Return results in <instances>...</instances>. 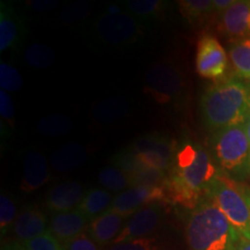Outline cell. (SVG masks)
Listing matches in <instances>:
<instances>
[{
	"mask_svg": "<svg viewBox=\"0 0 250 250\" xmlns=\"http://www.w3.org/2000/svg\"><path fill=\"white\" fill-rule=\"evenodd\" d=\"M218 174L217 164L203 146L189 140L179 144L165 186L168 203L192 211L208 197Z\"/></svg>",
	"mask_w": 250,
	"mask_h": 250,
	"instance_id": "1",
	"label": "cell"
},
{
	"mask_svg": "<svg viewBox=\"0 0 250 250\" xmlns=\"http://www.w3.org/2000/svg\"><path fill=\"white\" fill-rule=\"evenodd\" d=\"M205 126L215 131L245 125L250 117V89L243 80L232 78L208 87L201 100Z\"/></svg>",
	"mask_w": 250,
	"mask_h": 250,
	"instance_id": "2",
	"label": "cell"
},
{
	"mask_svg": "<svg viewBox=\"0 0 250 250\" xmlns=\"http://www.w3.org/2000/svg\"><path fill=\"white\" fill-rule=\"evenodd\" d=\"M189 250H235L241 239L210 197L190 212L186 226Z\"/></svg>",
	"mask_w": 250,
	"mask_h": 250,
	"instance_id": "3",
	"label": "cell"
},
{
	"mask_svg": "<svg viewBox=\"0 0 250 250\" xmlns=\"http://www.w3.org/2000/svg\"><path fill=\"white\" fill-rule=\"evenodd\" d=\"M211 148L214 162L230 179H245L250 174V145L245 125L215 131Z\"/></svg>",
	"mask_w": 250,
	"mask_h": 250,
	"instance_id": "4",
	"label": "cell"
},
{
	"mask_svg": "<svg viewBox=\"0 0 250 250\" xmlns=\"http://www.w3.org/2000/svg\"><path fill=\"white\" fill-rule=\"evenodd\" d=\"M208 197L223 212L241 240L250 239V208L246 197V187L219 173L212 182Z\"/></svg>",
	"mask_w": 250,
	"mask_h": 250,
	"instance_id": "5",
	"label": "cell"
},
{
	"mask_svg": "<svg viewBox=\"0 0 250 250\" xmlns=\"http://www.w3.org/2000/svg\"><path fill=\"white\" fill-rule=\"evenodd\" d=\"M145 21L127 12H107L100 15L93 24L94 36L99 42L111 46L133 44L146 31Z\"/></svg>",
	"mask_w": 250,
	"mask_h": 250,
	"instance_id": "6",
	"label": "cell"
},
{
	"mask_svg": "<svg viewBox=\"0 0 250 250\" xmlns=\"http://www.w3.org/2000/svg\"><path fill=\"white\" fill-rule=\"evenodd\" d=\"M186 89V78L176 64L156 62L145 76V92L160 104L180 102Z\"/></svg>",
	"mask_w": 250,
	"mask_h": 250,
	"instance_id": "7",
	"label": "cell"
},
{
	"mask_svg": "<svg viewBox=\"0 0 250 250\" xmlns=\"http://www.w3.org/2000/svg\"><path fill=\"white\" fill-rule=\"evenodd\" d=\"M228 66L226 50L212 35L202 36L197 44L196 72L202 78L217 80L223 78Z\"/></svg>",
	"mask_w": 250,
	"mask_h": 250,
	"instance_id": "8",
	"label": "cell"
},
{
	"mask_svg": "<svg viewBox=\"0 0 250 250\" xmlns=\"http://www.w3.org/2000/svg\"><path fill=\"white\" fill-rule=\"evenodd\" d=\"M160 203H168L165 187H130L115 197L110 210L130 218L140 208Z\"/></svg>",
	"mask_w": 250,
	"mask_h": 250,
	"instance_id": "9",
	"label": "cell"
},
{
	"mask_svg": "<svg viewBox=\"0 0 250 250\" xmlns=\"http://www.w3.org/2000/svg\"><path fill=\"white\" fill-rule=\"evenodd\" d=\"M164 220V208L161 204H153L145 206L127 218L123 229L112 245L127 241V240L142 239L152 236L158 230Z\"/></svg>",
	"mask_w": 250,
	"mask_h": 250,
	"instance_id": "10",
	"label": "cell"
},
{
	"mask_svg": "<svg viewBox=\"0 0 250 250\" xmlns=\"http://www.w3.org/2000/svg\"><path fill=\"white\" fill-rule=\"evenodd\" d=\"M26 35L24 18L11 2H0V51L18 50Z\"/></svg>",
	"mask_w": 250,
	"mask_h": 250,
	"instance_id": "11",
	"label": "cell"
},
{
	"mask_svg": "<svg viewBox=\"0 0 250 250\" xmlns=\"http://www.w3.org/2000/svg\"><path fill=\"white\" fill-rule=\"evenodd\" d=\"M219 30L233 41L250 37V1H235L220 14Z\"/></svg>",
	"mask_w": 250,
	"mask_h": 250,
	"instance_id": "12",
	"label": "cell"
},
{
	"mask_svg": "<svg viewBox=\"0 0 250 250\" xmlns=\"http://www.w3.org/2000/svg\"><path fill=\"white\" fill-rule=\"evenodd\" d=\"M127 218L109 208L104 213L96 217L87 226L86 233L100 247L110 245L120 235Z\"/></svg>",
	"mask_w": 250,
	"mask_h": 250,
	"instance_id": "13",
	"label": "cell"
},
{
	"mask_svg": "<svg viewBox=\"0 0 250 250\" xmlns=\"http://www.w3.org/2000/svg\"><path fill=\"white\" fill-rule=\"evenodd\" d=\"M83 188L77 181L58 183L50 190L46 197V206L55 213L73 211L83 202Z\"/></svg>",
	"mask_w": 250,
	"mask_h": 250,
	"instance_id": "14",
	"label": "cell"
},
{
	"mask_svg": "<svg viewBox=\"0 0 250 250\" xmlns=\"http://www.w3.org/2000/svg\"><path fill=\"white\" fill-rule=\"evenodd\" d=\"M50 180V170L42 153L29 151L23 158V175L20 188L24 192H31L42 188Z\"/></svg>",
	"mask_w": 250,
	"mask_h": 250,
	"instance_id": "15",
	"label": "cell"
},
{
	"mask_svg": "<svg viewBox=\"0 0 250 250\" xmlns=\"http://www.w3.org/2000/svg\"><path fill=\"white\" fill-rule=\"evenodd\" d=\"M87 226L88 219L79 210H73L52 215L49 224V230L62 243H66L85 232Z\"/></svg>",
	"mask_w": 250,
	"mask_h": 250,
	"instance_id": "16",
	"label": "cell"
},
{
	"mask_svg": "<svg viewBox=\"0 0 250 250\" xmlns=\"http://www.w3.org/2000/svg\"><path fill=\"white\" fill-rule=\"evenodd\" d=\"M13 233L21 243L33 240L46 232V217L39 208H29L22 210L15 219Z\"/></svg>",
	"mask_w": 250,
	"mask_h": 250,
	"instance_id": "17",
	"label": "cell"
},
{
	"mask_svg": "<svg viewBox=\"0 0 250 250\" xmlns=\"http://www.w3.org/2000/svg\"><path fill=\"white\" fill-rule=\"evenodd\" d=\"M88 153L79 143H68L56 149L50 158L52 169L57 173H67L85 164Z\"/></svg>",
	"mask_w": 250,
	"mask_h": 250,
	"instance_id": "18",
	"label": "cell"
},
{
	"mask_svg": "<svg viewBox=\"0 0 250 250\" xmlns=\"http://www.w3.org/2000/svg\"><path fill=\"white\" fill-rule=\"evenodd\" d=\"M179 144L161 134H147L137 139L130 149L133 153H152L173 164Z\"/></svg>",
	"mask_w": 250,
	"mask_h": 250,
	"instance_id": "19",
	"label": "cell"
},
{
	"mask_svg": "<svg viewBox=\"0 0 250 250\" xmlns=\"http://www.w3.org/2000/svg\"><path fill=\"white\" fill-rule=\"evenodd\" d=\"M130 105L124 98H109L99 101L93 108V117L100 123H112L124 118Z\"/></svg>",
	"mask_w": 250,
	"mask_h": 250,
	"instance_id": "20",
	"label": "cell"
},
{
	"mask_svg": "<svg viewBox=\"0 0 250 250\" xmlns=\"http://www.w3.org/2000/svg\"><path fill=\"white\" fill-rule=\"evenodd\" d=\"M112 201L114 199L107 190L94 188L86 193L77 210H79L88 220H93L108 211L111 208Z\"/></svg>",
	"mask_w": 250,
	"mask_h": 250,
	"instance_id": "21",
	"label": "cell"
},
{
	"mask_svg": "<svg viewBox=\"0 0 250 250\" xmlns=\"http://www.w3.org/2000/svg\"><path fill=\"white\" fill-rule=\"evenodd\" d=\"M229 61L235 78L250 79V37L234 41L229 48Z\"/></svg>",
	"mask_w": 250,
	"mask_h": 250,
	"instance_id": "22",
	"label": "cell"
},
{
	"mask_svg": "<svg viewBox=\"0 0 250 250\" xmlns=\"http://www.w3.org/2000/svg\"><path fill=\"white\" fill-rule=\"evenodd\" d=\"M121 7L140 20L148 21L164 14L166 2L161 0H129L123 2Z\"/></svg>",
	"mask_w": 250,
	"mask_h": 250,
	"instance_id": "23",
	"label": "cell"
},
{
	"mask_svg": "<svg viewBox=\"0 0 250 250\" xmlns=\"http://www.w3.org/2000/svg\"><path fill=\"white\" fill-rule=\"evenodd\" d=\"M73 127V122L67 115L52 114L41 118L37 125L39 132L44 137L66 136Z\"/></svg>",
	"mask_w": 250,
	"mask_h": 250,
	"instance_id": "24",
	"label": "cell"
},
{
	"mask_svg": "<svg viewBox=\"0 0 250 250\" xmlns=\"http://www.w3.org/2000/svg\"><path fill=\"white\" fill-rule=\"evenodd\" d=\"M24 61L31 67L45 70L55 64L56 56L50 46L36 42L24 50Z\"/></svg>",
	"mask_w": 250,
	"mask_h": 250,
	"instance_id": "25",
	"label": "cell"
},
{
	"mask_svg": "<svg viewBox=\"0 0 250 250\" xmlns=\"http://www.w3.org/2000/svg\"><path fill=\"white\" fill-rule=\"evenodd\" d=\"M99 183L115 192H123L131 187L129 175L116 166H108L102 168L98 175Z\"/></svg>",
	"mask_w": 250,
	"mask_h": 250,
	"instance_id": "26",
	"label": "cell"
},
{
	"mask_svg": "<svg viewBox=\"0 0 250 250\" xmlns=\"http://www.w3.org/2000/svg\"><path fill=\"white\" fill-rule=\"evenodd\" d=\"M180 13L189 22L201 21L213 12V0H182L177 2Z\"/></svg>",
	"mask_w": 250,
	"mask_h": 250,
	"instance_id": "27",
	"label": "cell"
},
{
	"mask_svg": "<svg viewBox=\"0 0 250 250\" xmlns=\"http://www.w3.org/2000/svg\"><path fill=\"white\" fill-rule=\"evenodd\" d=\"M131 187H165L168 180V171L143 168L137 173L130 175Z\"/></svg>",
	"mask_w": 250,
	"mask_h": 250,
	"instance_id": "28",
	"label": "cell"
},
{
	"mask_svg": "<svg viewBox=\"0 0 250 250\" xmlns=\"http://www.w3.org/2000/svg\"><path fill=\"white\" fill-rule=\"evenodd\" d=\"M108 250H166V247L158 236H147L110 246Z\"/></svg>",
	"mask_w": 250,
	"mask_h": 250,
	"instance_id": "29",
	"label": "cell"
},
{
	"mask_svg": "<svg viewBox=\"0 0 250 250\" xmlns=\"http://www.w3.org/2000/svg\"><path fill=\"white\" fill-rule=\"evenodd\" d=\"M23 81L15 67L7 62L0 64V87L5 92H17L21 88Z\"/></svg>",
	"mask_w": 250,
	"mask_h": 250,
	"instance_id": "30",
	"label": "cell"
},
{
	"mask_svg": "<svg viewBox=\"0 0 250 250\" xmlns=\"http://www.w3.org/2000/svg\"><path fill=\"white\" fill-rule=\"evenodd\" d=\"M17 206L13 199L6 193L0 196V230L1 235L7 233L9 227H13V224L17 219Z\"/></svg>",
	"mask_w": 250,
	"mask_h": 250,
	"instance_id": "31",
	"label": "cell"
},
{
	"mask_svg": "<svg viewBox=\"0 0 250 250\" xmlns=\"http://www.w3.org/2000/svg\"><path fill=\"white\" fill-rule=\"evenodd\" d=\"M22 246L27 250H66L64 243L59 241L50 230H46L35 239L22 243Z\"/></svg>",
	"mask_w": 250,
	"mask_h": 250,
	"instance_id": "32",
	"label": "cell"
},
{
	"mask_svg": "<svg viewBox=\"0 0 250 250\" xmlns=\"http://www.w3.org/2000/svg\"><path fill=\"white\" fill-rule=\"evenodd\" d=\"M112 161H114V166L121 168V169L124 170L129 176L134 173H137V171H139L140 169H143V168H146L140 164L138 158H137L136 154L131 151L130 147L117 153V154L114 156V160Z\"/></svg>",
	"mask_w": 250,
	"mask_h": 250,
	"instance_id": "33",
	"label": "cell"
},
{
	"mask_svg": "<svg viewBox=\"0 0 250 250\" xmlns=\"http://www.w3.org/2000/svg\"><path fill=\"white\" fill-rule=\"evenodd\" d=\"M64 246L66 250H102V247H100L86 232L64 243Z\"/></svg>",
	"mask_w": 250,
	"mask_h": 250,
	"instance_id": "34",
	"label": "cell"
},
{
	"mask_svg": "<svg viewBox=\"0 0 250 250\" xmlns=\"http://www.w3.org/2000/svg\"><path fill=\"white\" fill-rule=\"evenodd\" d=\"M0 115L1 122H6L9 126L14 127L15 123V109L12 99L9 98L8 93L0 89Z\"/></svg>",
	"mask_w": 250,
	"mask_h": 250,
	"instance_id": "35",
	"label": "cell"
},
{
	"mask_svg": "<svg viewBox=\"0 0 250 250\" xmlns=\"http://www.w3.org/2000/svg\"><path fill=\"white\" fill-rule=\"evenodd\" d=\"M234 2V0H213V12L223 14Z\"/></svg>",
	"mask_w": 250,
	"mask_h": 250,
	"instance_id": "36",
	"label": "cell"
},
{
	"mask_svg": "<svg viewBox=\"0 0 250 250\" xmlns=\"http://www.w3.org/2000/svg\"><path fill=\"white\" fill-rule=\"evenodd\" d=\"M33 7L39 11H46V9L54 8L57 5V1H33Z\"/></svg>",
	"mask_w": 250,
	"mask_h": 250,
	"instance_id": "37",
	"label": "cell"
},
{
	"mask_svg": "<svg viewBox=\"0 0 250 250\" xmlns=\"http://www.w3.org/2000/svg\"><path fill=\"white\" fill-rule=\"evenodd\" d=\"M235 250H250V239L249 240H241L237 245Z\"/></svg>",
	"mask_w": 250,
	"mask_h": 250,
	"instance_id": "38",
	"label": "cell"
},
{
	"mask_svg": "<svg viewBox=\"0 0 250 250\" xmlns=\"http://www.w3.org/2000/svg\"><path fill=\"white\" fill-rule=\"evenodd\" d=\"M6 249H8V250H27V249L24 248V247L22 246V243H18V242L13 243V245L7 247V248H6Z\"/></svg>",
	"mask_w": 250,
	"mask_h": 250,
	"instance_id": "39",
	"label": "cell"
},
{
	"mask_svg": "<svg viewBox=\"0 0 250 250\" xmlns=\"http://www.w3.org/2000/svg\"><path fill=\"white\" fill-rule=\"evenodd\" d=\"M246 131H247V136H248V140H249V145H250V117L247 121V123L245 124Z\"/></svg>",
	"mask_w": 250,
	"mask_h": 250,
	"instance_id": "40",
	"label": "cell"
},
{
	"mask_svg": "<svg viewBox=\"0 0 250 250\" xmlns=\"http://www.w3.org/2000/svg\"><path fill=\"white\" fill-rule=\"evenodd\" d=\"M246 197H247V201H248L249 208H250V189L249 188L246 187Z\"/></svg>",
	"mask_w": 250,
	"mask_h": 250,
	"instance_id": "41",
	"label": "cell"
},
{
	"mask_svg": "<svg viewBox=\"0 0 250 250\" xmlns=\"http://www.w3.org/2000/svg\"><path fill=\"white\" fill-rule=\"evenodd\" d=\"M248 83H249V89H250V79L248 80Z\"/></svg>",
	"mask_w": 250,
	"mask_h": 250,
	"instance_id": "42",
	"label": "cell"
},
{
	"mask_svg": "<svg viewBox=\"0 0 250 250\" xmlns=\"http://www.w3.org/2000/svg\"><path fill=\"white\" fill-rule=\"evenodd\" d=\"M5 250H8V249H5Z\"/></svg>",
	"mask_w": 250,
	"mask_h": 250,
	"instance_id": "43",
	"label": "cell"
}]
</instances>
